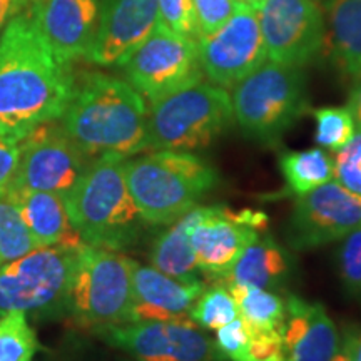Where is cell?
<instances>
[{
    "label": "cell",
    "instance_id": "cell-1",
    "mask_svg": "<svg viewBox=\"0 0 361 361\" xmlns=\"http://www.w3.org/2000/svg\"><path fill=\"white\" fill-rule=\"evenodd\" d=\"M74 90L62 62L30 16H16L0 37V139L20 142L34 129L59 121Z\"/></svg>",
    "mask_w": 361,
    "mask_h": 361
},
{
    "label": "cell",
    "instance_id": "cell-2",
    "mask_svg": "<svg viewBox=\"0 0 361 361\" xmlns=\"http://www.w3.org/2000/svg\"><path fill=\"white\" fill-rule=\"evenodd\" d=\"M61 126L89 159H129L149 151L147 107L142 96L126 80L101 72L74 80Z\"/></svg>",
    "mask_w": 361,
    "mask_h": 361
},
{
    "label": "cell",
    "instance_id": "cell-3",
    "mask_svg": "<svg viewBox=\"0 0 361 361\" xmlns=\"http://www.w3.org/2000/svg\"><path fill=\"white\" fill-rule=\"evenodd\" d=\"M124 161L92 159L64 196L71 223L85 245L116 251L137 239L144 219L129 192Z\"/></svg>",
    "mask_w": 361,
    "mask_h": 361
},
{
    "label": "cell",
    "instance_id": "cell-4",
    "mask_svg": "<svg viewBox=\"0 0 361 361\" xmlns=\"http://www.w3.org/2000/svg\"><path fill=\"white\" fill-rule=\"evenodd\" d=\"M130 196L144 223L173 224L216 186L218 174L188 151H152L124 161Z\"/></svg>",
    "mask_w": 361,
    "mask_h": 361
},
{
    "label": "cell",
    "instance_id": "cell-5",
    "mask_svg": "<svg viewBox=\"0 0 361 361\" xmlns=\"http://www.w3.org/2000/svg\"><path fill=\"white\" fill-rule=\"evenodd\" d=\"M233 101L216 84L197 82L151 101L147 109L149 151H188L209 146L229 128Z\"/></svg>",
    "mask_w": 361,
    "mask_h": 361
},
{
    "label": "cell",
    "instance_id": "cell-6",
    "mask_svg": "<svg viewBox=\"0 0 361 361\" xmlns=\"http://www.w3.org/2000/svg\"><path fill=\"white\" fill-rule=\"evenodd\" d=\"M233 114L243 133L274 142L308 107L306 79L301 67L266 61L233 90Z\"/></svg>",
    "mask_w": 361,
    "mask_h": 361
},
{
    "label": "cell",
    "instance_id": "cell-7",
    "mask_svg": "<svg viewBox=\"0 0 361 361\" xmlns=\"http://www.w3.org/2000/svg\"><path fill=\"white\" fill-rule=\"evenodd\" d=\"M133 263L114 250L80 247L67 300L80 324L107 331L130 323Z\"/></svg>",
    "mask_w": 361,
    "mask_h": 361
},
{
    "label": "cell",
    "instance_id": "cell-8",
    "mask_svg": "<svg viewBox=\"0 0 361 361\" xmlns=\"http://www.w3.org/2000/svg\"><path fill=\"white\" fill-rule=\"evenodd\" d=\"M79 250L66 245L35 247L0 266V316L52 311L66 305Z\"/></svg>",
    "mask_w": 361,
    "mask_h": 361
},
{
    "label": "cell",
    "instance_id": "cell-9",
    "mask_svg": "<svg viewBox=\"0 0 361 361\" xmlns=\"http://www.w3.org/2000/svg\"><path fill=\"white\" fill-rule=\"evenodd\" d=\"M121 67L129 84L149 102L204 78L196 40L173 32L161 22Z\"/></svg>",
    "mask_w": 361,
    "mask_h": 361
},
{
    "label": "cell",
    "instance_id": "cell-10",
    "mask_svg": "<svg viewBox=\"0 0 361 361\" xmlns=\"http://www.w3.org/2000/svg\"><path fill=\"white\" fill-rule=\"evenodd\" d=\"M196 45L204 75L223 89L234 87L268 61L258 13L241 6L218 30L197 35Z\"/></svg>",
    "mask_w": 361,
    "mask_h": 361
},
{
    "label": "cell",
    "instance_id": "cell-11",
    "mask_svg": "<svg viewBox=\"0 0 361 361\" xmlns=\"http://www.w3.org/2000/svg\"><path fill=\"white\" fill-rule=\"evenodd\" d=\"M19 147V164L8 188L66 196L92 161L72 142L57 121L39 126L22 139Z\"/></svg>",
    "mask_w": 361,
    "mask_h": 361
},
{
    "label": "cell",
    "instance_id": "cell-12",
    "mask_svg": "<svg viewBox=\"0 0 361 361\" xmlns=\"http://www.w3.org/2000/svg\"><path fill=\"white\" fill-rule=\"evenodd\" d=\"M258 19L269 61L303 67L322 54L324 8L319 0H263Z\"/></svg>",
    "mask_w": 361,
    "mask_h": 361
},
{
    "label": "cell",
    "instance_id": "cell-13",
    "mask_svg": "<svg viewBox=\"0 0 361 361\" xmlns=\"http://www.w3.org/2000/svg\"><path fill=\"white\" fill-rule=\"evenodd\" d=\"M361 228V196L338 180H328L298 196L290 223V243L313 250L348 236Z\"/></svg>",
    "mask_w": 361,
    "mask_h": 361
},
{
    "label": "cell",
    "instance_id": "cell-14",
    "mask_svg": "<svg viewBox=\"0 0 361 361\" xmlns=\"http://www.w3.org/2000/svg\"><path fill=\"white\" fill-rule=\"evenodd\" d=\"M107 336L137 361H221L214 341L189 319L137 322L107 329Z\"/></svg>",
    "mask_w": 361,
    "mask_h": 361
},
{
    "label": "cell",
    "instance_id": "cell-15",
    "mask_svg": "<svg viewBox=\"0 0 361 361\" xmlns=\"http://www.w3.org/2000/svg\"><path fill=\"white\" fill-rule=\"evenodd\" d=\"M157 22V0H101L97 29L85 59L96 66H121Z\"/></svg>",
    "mask_w": 361,
    "mask_h": 361
},
{
    "label": "cell",
    "instance_id": "cell-16",
    "mask_svg": "<svg viewBox=\"0 0 361 361\" xmlns=\"http://www.w3.org/2000/svg\"><path fill=\"white\" fill-rule=\"evenodd\" d=\"M101 0H34L30 19L66 64L85 57L97 29Z\"/></svg>",
    "mask_w": 361,
    "mask_h": 361
},
{
    "label": "cell",
    "instance_id": "cell-17",
    "mask_svg": "<svg viewBox=\"0 0 361 361\" xmlns=\"http://www.w3.org/2000/svg\"><path fill=\"white\" fill-rule=\"evenodd\" d=\"M201 279L168 276L154 266L133 263V311L130 323L189 319L192 306L204 293Z\"/></svg>",
    "mask_w": 361,
    "mask_h": 361
},
{
    "label": "cell",
    "instance_id": "cell-18",
    "mask_svg": "<svg viewBox=\"0 0 361 361\" xmlns=\"http://www.w3.org/2000/svg\"><path fill=\"white\" fill-rule=\"evenodd\" d=\"M258 238V231L234 219L228 207L213 206L211 213L194 226L191 246L200 269L223 279L241 252Z\"/></svg>",
    "mask_w": 361,
    "mask_h": 361
},
{
    "label": "cell",
    "instance_id": "cell-19",
    "mask_svg": "<svg viewBox=\"0 0 361 361\" xmlns=\"http://www.w3.org/2000/svg\"><path fill=\"white\" fill-rule=\"evenodd\" d=\"M288 361H331L340 351L338 329L319 303L290 296L281 328Z\"/></svg>",
    "mask_w": 361,
    "mask_h": 361
},
{
    "label": "cell",
    "instance_id": "cell-20",
    "mask_svg": "<svg viewBox=\"0 0 361 361\" xmlns=\"http://www.w3.org/2000/svg\"><path fill=\"white\" fill-rule=\"evenodd\" d=\"M7 192L16 202L35 247L56 245L82 247L85 245L71 223L64 194L19 188H8Z\"/></svg>",
    "mask_w": 361,
    "mask_h": 361
},
{
    "label": "cell",
    "instance_id": "cell-21",
    "mask_svg": "<svg viewBox=\"0 0 361 361\" xmlns=\"http://www.w3.org/2000/svg\"><path fill=\"white\" fill-rule=\"evenodd\" d=\"M322 54L338 72L361 79V0H328Z\"/></svg>",
    "mask_w": 361,
    "mask_h": 361
},
{
    "label": "cell",
    "instance_id": "cell-22",
    "mask_svg": "<svg viewBox=\"0 0 361 361\" xmlns=\"http://www.w3.org/2000/svg\"><path fill=\"white\" fill-rule=\"evenodd\" d=\"M211 209L213 206H196L183 218L174 221L168 231L159 234L151 250V264L168 276L186 279V281L200 279L197 278L200 266L191 246V233L194 226L201 223L211 213Z\"/></svg>",
    "mask_w": 361,
    "mask_h": 361
},
{
    "label": "cell",
    "instance_id": "cell-23",
    "mask_svg": "<svg viewBox=\"0 0 361 361\" xmlns=\"http://www.w3.org/2000/svg\"><path fill=\"white\" fill-rule=\"evenodd\" d=\"M290 273L286 252L271 238H258L241 252L223 278L224 286L268 288L279 286Z\"/></svg>",
    "mask_w": 361,
    "mask_h": 361
},
{
    "label": "cell",
    "instance_id": "cell-24",
    "mask_svg": "<svg viewBox=\"0 0 361 361\" xmlns=\"http://www.w3.org/2000/svg\"><path fill=\"white\" fill-rule=\"evenodd\" d=\"M236 301L239 316L251 333L281 331L286 318V305L274 293L263 288L226 286Z\"/></svg>",
    "mask_w": 361,
    "mask_h": 361
},
{
    "label": "cell",
    "instance_id": "cell-25",
    "mask_svg": "<svg viewBox=\"0 0 361 361\" xmlns=\"http://www.w3.org/2000/svg\"><path fill=\"white\" fill-rule=\"evenodd\" d=\"M279 168L291 192H310L333 179V161L323 149L286 152L279 157Z\"/></svg>",
    "mask_w": 361,
    "mask_h": 361
},
{
    "label": "cell",
    "instance_id": "cell-26",
    "mask_svg": "<svg viewBox=\"0 0 361 361\" xmlns=\"http://www.w3.org/2000/svg\"><path fill=\"white\" fill-rule=\"evenodd\" d=\"M35 250L29 229L7 191L0 194V266Z\"/></svg>",
    "mask_w": 361,
    "mask_h": 361
},
{
    "label": "cell",
    "instance_id": "cell-27",
    "mask_svg": "<svg viewBox=\"0 0 361 361\" xmlns=\"http://www.w3.org/2000/svg\"><path fill=\"white\" fill-rule=\"evenodd\" d=\"M37 336L22 311L0 316V361H32Z\"/></svg>",
    "mask_w": 361,
    "mask_h": 361
},
{
    "label": "cell",
    "instance_id": "cell-28",
    "mask_svg": "<svg viewBox=\"0 0 361 361\" xmlns=\"http://www.w3.org/2000/svg\"><path fill=\"white\" fill-rule=\"evenodd\" d=\"M189 316L200 328L218 329L238 318L239 311L228 288L224 284H218L211 290H204Z\"/></svg>",
    "mask_w": 361,
    "mask_h": 361
},
{
    "label": "cell",
    "instance_id": "cell-29",
    "mask_svg": "<svg viewBox=\"0 0 361 361\" xmlns=\"http://www.w3.org/2000/svg\"><path fill=\"white\" fill-rule=\"evenodd\" d=\"M316 121L314 141L336 152L350 142L356 133V123L348 107H319L313 111Z\"/></svg>",
    "mask_w": 361,
    "mask_h": 361
},
{
    "label": "cell",
    "instance_id": "cell-30",
    "mask_svg": "<svg viewBox=\"0 0 361 361\" xmlns=\"http://www.w3.org/2000/svg\"><path fill=\"white\" fill-rule=\"evenodd\" d=\"M159 22L173 32L196 40L197 22L192 0H157Z\"/></svg>",
    "mask_w": 361,
    "mask_h": 361
},
{
    "label": "cell",
    "instance_id": "cell-31",
    "mask_svg": "<svg viewBox=\"0 0 361 361\" xmlns=\"http://www.w3.org/2000/svg\"><path fill=\"white\" fill-rule=\"evenodd\" d=\"M251 340V329L241 316L216 329L214 346L221 358L238 361Z\"/></svg>",
    "mask_w": 361,
    "mask_h": 361
},
{
    "label": "cell",
    "instance_id": "cell-32",
    "mask_svg": "<svg viewBox=\"0 0 361 361\" xmlns=\"http://www.w3.org/2000/svg\"><path fill=\"white\" fill-rule=\"evenodd\" d=\"M340 273L346 288L361 295V228L345 236L340 250Z\"/></svg>",
    "mask_w": 361,
    "mask_h": 361
},
{
    "label": "cell",
    "instance_id": "cell-33",
    "mask_svg": "<svg viewBox=\"0 0 361 361\" xmlns=\"http://www.w3.org/2000/svg\"><path fill=\"white\" fill-rule=\"evenodd\" d=\"M238 361H288L281 331L251 333L245 353Z\"/></svg>",
    "mask_w": 361,
    "mask_h": 361
},
{
    "label": "cell",
    "instance_id": "cell-34",
    "mask_svg": "<svg viewBox=\"0 0 361 361\" xmlns=\"http://www.w3.org/2000/svg\"><path fill=\"white\" fill-rule=\"evenodd\" d=\"M192 6L200 34H211L218 30L236 8L233 0H192Z\"/></svg>",
    "mask_w": 361,
    "mask_h": 361
},
{
    "label": "cell",
    "instance_id": "cell-35",
    "mask_svg": "<svg viewBox=\"0 0 361 361\" xmlns=\"http://www.w3.org/2000/svg\"><path fill=\"white\" fill-rule=\"evenodd\" d=\"M19 142L0 139V194L6 192L11 186L17 164H19Z\"/></svg>",
    "mask_w": 361,
    "mask_h": 361
},
{
    "label": "cell",
    "instance_id": "cell-36",
    "mask_svg": "<svg viewBox=\"0 0 361 361\" xmlns=\"http://www.w3.org/2000/svg\"><path fill=\"white\" fill-rule=\"evenodd\" d=\"M343 350L350 356V361H361V329L350 328L346 331Z\"/></svg>",
    "mask_w": 361,
    "mask_h": 361
},
{
    "label": "cell",
    "instance_id": "cell-37",
    "mask_svg": "<svg viewBox=\"0 0 361 361\" xmlns=\"http://www.w3.org/2000/svg\"><path fill=\"white\" fill-rule=\"evenodd\" d=\"M346 107H348L351 116H353L356 126L361 128V80H358V84H356L353 90H351L348 106Z\"/></svg>",
    "mask_w": 361,
    "mask_h": 361
},
{
    "label": "cell",
    "instance_id": "cell-38",
    "mask_svg": "<svg viewBox=\"0 0 361 361\" xmlns=\"http://www.w3.org/2000/svg\"><path fill=\"white\" fill-rule=\"evenodd\" d=\"M19 8L20 7L17 0H0V30L12 19L13 13L19 11Z\"/></svg>",
    "mask_w": 361,
    "mask_h": 361
},
{
    "label": "cell",
    "instance_id": "cell-39",
    "mask_svg": "<svg viewBox=\"0 0 361 361\" xmlns=\"http://www.w3.org/2000/svg\"><path fill=\"white\" fill-rule=\"evenodd\" d=\"M236 6H241V7H247L251 8V11H256L258 12V8L261 7V4H263V0H233Z\"/></svg>",
    "mask_w": 361,
    "mask_h": 361
},
{
    "label": "cell",
    "instance_id": "cell-40",
    "mask_svg": "<svg viewBox=\"0 0 361 361\" xmlns=\"http://www.w3.org/2000/svg\"><path fill=\"white\" fill-rule=\"evenodd\" d=\"M331 361H350V356L346 355L345 350H343V351H338L336 356Z\"/></svg>",
    "mask_w": 361,
    "mask_h": 361
},
{
    "label": "cell",
    "instance_id": "cell-41",
    "mask_svg": "<svg viewBox=\"0 0 361 361\" xmlns=\"http://www.w3.org/2000/svg\"><path fill=\"white\" fill-rule=\"evenodd\" d=\"M34 0H17V4H19V7H24L27 4H32Z\"/></svg>",
    "mask_w": 361,
    "mask_h": 361
},
{
    "label": "cell",
    "instance_id": "cell-42",
    "mask_svg": "<svg viewBox=\"0 0 361 361\" xmlns=\"http://www.w3.org/2000/svg\"><path fill=\"white\" fill-rule=\"evenodd\" d=\"M356 166H358V168H360V169H361V159H360V161H358V164H356Z\"/></svg>",
    "mask_w": 361,
    "mask_h": 361
}]
</instances>
